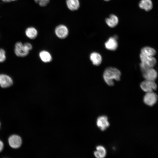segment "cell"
I'll use <instances>...</instances> for the list:
<instances>
[{
    "mask_svg": "<svg viewBox=\"0 0 158 158\" xmlns=\"http://www.w3.org/2000/svg\"><path fill=\"white\" fill-rule=\"evenodd\" d=\"M157 96L152 92H147L145 95L143 101L146 104L149 106H152L156 102L157 99Z\"/></svg>",
    "mask_w": 158,
    "mask_h": 158,
    "instance_id": "obj_6",
    "label": "cell"
},
{
    "mask_svg": "<svg viewBox=\"0 0 158 158\" xmlns=\"http://www.w3.org/2000/svg\"><path fill=\"white\" fill-rule=\"evenodd\" d=\"M96 150L94 152V155L97 158H103L106 156L107 152L105 147L102 145H98L96 147Z\"/></svg>",
    "mask_w": 158,
    "mask_h": 158,
    "instance_id": "obj_16",
    "label": "cell"
},
{
    "mask_svg": "<svg viewBox=\"0 0 158 158\" xmlns=\"http://www.w3.org/2000/svg\"><path fill=\"white\" fill-rule=\"evenodd\" d=\"M141 89L147 92H152L157 88V85L154 81L145 80L140 84Z\"/></svg>",
    "mask_w": 158,
    "mask_h": 158,
    "instance_id": "obj_4",
    "label": "cell"
},
{
    "mask_svg": "<svg viewBox=\"0 0 158 158\" xmlns=\"http://www.w3.org/2000/svg\"><path fill=\"white\" fill-rule=\"evenodd\" d=\"M14 52L18 56L24 57L28 55L29 51L25 47L23 44L19 42H16L15 44Z\"/></svg>",
    "mask_w": 158,
    "mask_h": 158,
    "instance_id": "obj_3",
    "label": "cell"
},
{
    "mask_svg": "<svg viewBox=\"0 0 158 158\" xmlns=\"http://www.w3.org/2000/svg\"><path fill=\"white\" fill-rule=\"evenodd\" d=\"M54 31L56 36L60 39L66 38L69 34L68 28L64 25H60L57 26Z\"/></svg>",
    "mask_w": 158,
    "mask_h": 158,
    "instance_id": "obj_2",
    "label": "cell"
},
{
    "mask_svg": "<svg viewBox=\"0 0 158 158\" xmlns=\"http://www.w3.org/2000/svg\"><path fill=\"white\" fill-rule=\"evenodd\" d=\"M104 0L105 1H109L110 0Z\"/></svg>",
    "mask_w": 158,
    "mask_h": 158,
    "instance_id": "obj_26",
    "label": "cell"
},
{
    "mask_svg": "<svg viewBox=\"0 0 158 158\" xmlns=\"http://www.w3.org/2000/svg\"><path fill=\"white\" fill-rule=\"evenodd\" d=\"M96 124L98 127L102 131L106 130L110 125L107 117L104 115L100 116L97 118Z\"/></svg>",
    "mask_w": 158,
    "mask_h": 158,
    "instance_id": "obj_10",
    "label": "cell"
},
{
    "mask_svg": "<svg viewBox=\"0 0 158 158\" xmlns=\"http://www.w3.org/2000/svg\"><path fill=\"white\" fill-rule=\"evenodd\" d=\"M24 46L29 51L31 50L32 49V45L30 43L26 42L23 44Z\"/></svg>",
    "mask_w": 158,
    "mask_h": 158,
    "instance_id": "obj_22",
    "label": "cell"
},
{
    "mask_svg": "<svg viewBox=\"0 0 158 158\" xmlns=\"http://www.w3.org/2000/svg\"><path fill=\"white\" fill-rule=\"evenodd\" d=\"M11 0V1H16L17 0Z\"/></svg>",
    "mask_w": 158,
    "mask_h": 158,
    "instance_id": "obj_25",
    "label": "cell"
},
{
    "mask_svg": "<svg viewBox=\"0 0 158 158\" xmlns=\"http://www.w3.org/2000/svg\"><path fill=\"white\" fill-rule=\"evenodd\" d=\"M6 52L3 49H0V63L4 62L6 59Z\"/></svg>",
    "mask_w": 158,
    "mask_h": 158,
    "instance_id": "obj_20",
    "label": "cell"
},
{
    "mask_svg": "<svg viewBox=\"0 0 158 158\" xmlns=\"http://www.w3.org/2000/svg\"><path fill=\"white\" fill-rule=\"evenodd\" d=\"M13 84L12 78L9 76L3 74H0V86L3 88H7Z\"/></svg>",
    "mask_w": 158,
    "mask_h": 158,
    "instance_id": "obj_8",
    "label": "cell"
},
{
    "mask_svg": "<svg viewBox=\"0 0 158 158\" xmlns=\"http://www.w3.org/2000/svg\"><path fill=\"white\" fill-rule=\"evenodd\" d=\"M66 3L68 8L72 11L78 10L80 6L79 0H66Z\"/></svg>",
    "mask_w": 158,
    "mask_h": 158,
    "instance_id": "obj_15",
    "label": "cell"
},
{
    "mask_svg": "<svg viewBox=\"0 0 158 158\" xmlns=\"http://www.w3.org/2000/svg\"><path fill=\"white\" fill-rule=\"evenodd\" d=\"M22 140L20 136L17 135H13L8 139L9 145L12 148L18 149L19 148L22 144Z\"/></svg>",
    "mask_w": 158,
    "mask_h": 158,
    "instance_id": "obj_5",
    "label": "cell"
},
{
    "mask_svg": "<svg viewBox=\"0 0 158 158\" xmlns=\"http://www.w3.org/2000/svg\"><path fill=\"white\" fill-rule=\"evenodd\" d=\"M35 2L42 7L46 6L49 3V0H34Z\"/></svg>",
    "mask_w": 158,
    "mask_h": 158,
    "instance_id": "obj_21",
    "label": "cell"
},
{
    "mask_svg": "<svg viewBox=\"0 0 158 158\" xmlns=\"http://www.w3.org/2000/svg\"><path fill=\"white\" fill-rule=\"evenodd\" d=\"M141 63L150 68H152L156 64V60L153 56H148L141 54L140 55Z\"/></svg>",
    "mask_w": 158,
    "mask_h": 158,
    "instance_id": "obj_9",
    "label": "cell"
},
{
    "mask_svg": "<svg viewBox=\"0 0 158 158\" xmlns=\"http://www.w3.org/2000/svg\"><path fill=\"white\" fill-rule=\"evenodd\" d=\"M156 54V51L153 48L149 47H145L142 48L140 54L143 55L153 56Z\"/></svg>",
    "mask_w": 158,
    "mask_h": 158,
    "instance_id": "obj_19",
    "label": "cell"
},
{
    "mask_svg": "<svg viewBox=\"0 0 158 158\" xmlns=\"http://www.w3.org/2000/svg\"><path fill=\"white\" fill-rule=\"evenodd\" d=\"M4 147V143L2 141L0 140V152L2 151Z\"/></svg>",
    "mask_w": 158,
    "mask_h": 158,
    "instance_id": "obj_23",
    "label": "cell"
},
{
    "mask_svg": "<svg viewBox=\"0 0 158 158\" xmlns=\"http://www.w3.org/2000/svg\"><path fill=\"white\" fill-rule=\"evenodd\" d=\"M90 58L93 64L95 66L99 65L102 62V59L101 55L97 52L92 53L90 55Z\"/></svg>",
    "mask_w": 158,
    "mask_h": 158,
    "instance_id": "obj_13",
    "label": "cell"
},
{
    "mask_svg": "<svg viewBox=\"0 0 158 158\" xmlns=\"http://www.w3.org/2000/svg\"><path fill=\"white\" fill-rule=\"evenodd\" d=\"M118 43L115 37L109 38L105 43L106 48L109 50H116L118 47Z\"/></svg>",
    "mask_w": 158,
    "mask_h": 158,
    "instance_id": "obj_11",
    "label": "cell"
},
{
    "mask_svg": "<svg viewBox=\"0 0 158 158\" xmlns=\"http://www.w3.org/2000/svg\"><path fill=\"white\" fill-rule=\"evenodd\" d=\"M25 34L26 36L29 39H35L38 35V31L36 29L32 27L28 28L25 30Z\"/></svg>",
    "mask_w": 158,
    "mask_h": 158,
    "instance_id": "obj_14",
    "label": "cell"
},
{
    "mask_svg": "<svg viewBox=\"0 0 158 158\" xmlns=\"http://www.w3.org/2000/svg\"><path fill=\"white\" fill-rule=\"evenodd\" d=\"M139 6L140 8L148 11L152 8V3L151 0H141L139 3Z\"/></svg>",
    "mask_w": 158,
    "mask_h": 158,
    "instance_id": "obj_18",
    "label": "cell"
},
{
    "mask_svg": "<svg viewBox=\"0 0 158 158\" xmlns=\"http://www.w3.org/2000/svg\"><path fill=\"white\" fill-rule=\"evenodd\" d=\"M141 72L143 77L146 80L154 81L157 76V71L152 68H148Z\"/></svg>",
    "mask_w": 158,
    "mask_h": 158,
    "instance_id": "obj_7",
    "label": "cell"
},
{
    "mask_svg": "<svg viewBox=\"0 0 158 158\" xmlns=\"http://www.w3.org/2000/svg\"><path fill=\"white\" fill-rule=\"evenodd\" d=\"M5 2H9L11 1V0H1Z\"/></svg>",
    "mask_w": 158,
    "mask_h": 158,
    "instance_id": "obj_24",
    "label": "cell"
},
{
    "mask_svg": "<svg viewBox=\"0 0 158 158\" xmlns=\"http://www.w3.org/2000/svg\"><path fill=\"white\" fill-rule=\"evenodd\" d=\"M121 73L116 68L109 67L106 68L103 74V78L106 83L109 86L114 85L113 80L119 81L120 79Z\"/></svg>",
    "mask_w": 158,
    "mask_h": 158,
    "instance_id": "obj_1",
    "label": "cell"
},
{
    "mask_svg": "<svg viewBox=\"0 0 158 158\" xmlns=\"http://www.w3.org/2000/svg\"><path fill=\"white\" fill-rule=\"evenodd\" d=\"M105 21L109 26L111 28H114L118 24V19L116 16L112 14L110 15L109 17L106 19Z\"/></svg>",
    "mask_w": 158,
    "mask_h": 158,
    "instance_id": "obj_17",
    "label": "cell"
},
{
    "mask_svg": "<svg viewBox=\"0 0 158 158\" xmlns=\"http://www.w3.org/2000/svg\"><path fill=\"white\" fill-rule=\"evenodd\" d=\"M39 56L42 61L45 63L50 62L52 59L51 54L46 50H44L40 51L39 53Z\"/></svg>",
    "mask_w": 158,
    "mask_h": 158,
    "instance_id": "obj_12",
    "label": "cell"
},
{
    "mask_svg": "<svg viewBox=\"0 0 158 158\" xmlns=\"http://www.w3.org/2000/svg\"><path fill=\"white\" fill-rule=\"evenodd\" d=\"M0 126H1V123H0Z\"/></svg>",
    "mask_w": 158,
    "mask_h": 158,
    "instance_id": "obj_27",
    "label": "cell"
}]
</instances>
